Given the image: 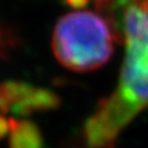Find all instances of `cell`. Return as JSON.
Returning <instances> with one entry per match:
<instances>
[{
	"label": "cell",
	"mask_w": 148,
	"mask_h": 148,
	"mask_svg": "<svg viewBox=\"0 0 148 148\" xmlns=\"http://www.w3.org/2000/svg\"><path fill=\"white\" fill-rule=\"evenodd\" d=\"M126 56L119 85L86 120L84 138L89 148H114L120 132L148 106V15L126 34Z\"/></svg>",
	"instance_id": "1"
},
{
	"label": "cell",
	"mask_w": 148,
	"mask_h": 148,
	"mask_svg": "<svg viewBox=\"0 0 148 148\" xmlns=\"http://www.w3.org/2000/svg\"><path fill=\"white\" fill-rule=\"evenodd\" d=\"M114 35L99 14L74 11L62 16L52 34V51L61 66L73 72L99 69L114 52Z\"/></svg>",
	"instance_id": "2"
},
{
	"label": "cell",
	"mask_w": 148,
	"mask_h": 148,
	"mask_svg": "<svg viewBox=\"0 0 148 148\" xmlns=\"http://www.w3.org/2000/svg\"><path fill=\"white\" fill-rule=\"evenodd\" d=\"M95 10L108 22L115 41L125 43L128 27L148 15V0H95Z\"/></svg>",
	"instance_id": "3"
},
{
	"label": "cell",
	"mask_w": 148,
	"mask_h": 148,
	"mask_svg": "<svg viewBox=\"0 0 148 148\" xmlns=\"http://www.w3.org/2000/svg\"><path fill=\"white\" fill-rule=\"evenodd\" d=\"M59 104V96L56 95L53 91L34 86L20 103L14 106L11 111L18 116H29L35 112L54 110L58 108Z\"/></svg>",
	"instance_id": "4"
},
{
	"label": "cell",
	"mask_w": 148,
	"mask_h": 148,
	"mask_svg": "<svg viewBox=\"0 0 148 148\" xmlns=\"http://www.w3.org/2000/svg\"><path fill=\"white\" fill-rule=\"evenodd\" d=\"M10 148H42L43 138L36 123L29 120L10 119Z\"/></svg>",
	"instance_id": "5"
},
{
	"label": "cell",
	"mask_w": 148,
	"mask_h": 148,
	"mask_svg": "<svg viewBox=\"0 0 148 148\" xmlns=\"http://www.w3.org/2000/svg\"><path fill=\"white\" fill-rule=\"evenodd\" d=\"M29 83L9 80L0 84V114H8L32 90Z\"/></svg>",
	"instance_id": "6"
},
{
	"label": "cell",
	"mask_w": 148,
	"mask_h": 148,
	"mask_svg": "<svg viewBox=\"0 0 148 148\" xmlns=\"http://www.w3.org/2000/svg\"><path fill=\"white\" fill-rule=\"evenodd\" d=\"M18 43L17 34L10 27L0 25V61H6L10 57V53L12 49H15Z\"/></svg>",
	"instance_id": "7"
},
{
	"label": "cell",
	"mask_w": 148,
	"mask_h": 148,
	"mask_svg": "<svg viewBox=\"0 0 148 148\" xmlns=\"http://www.w3.org/2000/svg\"><path fill=\"white\" fill-rule=\"evenodd\" d=\"M11 131V125H10V119L4 117L3 115H0V141L3 138H5Z\"/></svg>",
	"instance_id": "8"
},
{
	"label": "cell",
	"mask_w": 148,
	"mask_h": 148,
	"mask_svg": "<svg viewBox=\"0 0 148 148\" xmlns=\"http://www.w3.org/2000/svg\"><path fill=\"white\" fill-rule=\"evenodd\" d=\"M63 1L66 3L69 8L79 10V9H83V8H85L88 5L89 0H63Z\"/></svg>",
	"instance_id": "9"
}]
</instances>
